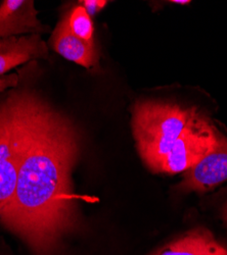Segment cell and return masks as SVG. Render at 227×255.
Returning <instances> with one entry per match:
<instances>
[{
	"instance_id": "cell-6",
	"label": "cell",
	"mask_w": 227,
	"mask_h": 255,
	"mask_svg": "<svg viewBox=\"0 0 227 255\" xmlns=\"http://www.w3.org/2000/svg\"><path fill=\"white\" fill-rule=\"evenodd\" d=\"M33 0H4L0 4V38L39 35L48 27L38 19Z\"/></svg>"
},
{
	"instance_id": "cell-13",
	"label": "cell",
	"mask_w": 227,
	"mask_h": 255,
	"mask_svg": "<svg viewBox=\"0 0 227 255\" xmlns=\"http://www.w3.org/2000/svg\"><path fill=\"white\" fill-rule=\"evenodd\" d=\"M220 218H221V221L223 223V226H224L225 230L227 231V198H226V200L222 204L221 212H220Z\"/></svg>"
},
{
	"instance_id": "cell-12",
	"label": "cell",
	"mask_w": 227,
	"mask_h": 255,
	"mask_svg": "<svg viewBox=\"0 0 227 255\" xmlns=\"http://www.w3.org/2000/svg\"><path fill=\"white\" fill-rule=\"evenodd\" d=\"M19 78L16 74H9L0 78V93L17 86Z\"/></svg>"
},
{
	"instance_id": "cell-5",
	"label": "cell",
	"mask_w": 227,
	"mask_h": 255,
	"mask_svg": "<svg viewBox=\"0 0 227 255\" xmlns=\"http://www.w3.org/2000/svg\"><path fill=\"white\" fill-rule=\"evenodd\" d=\"M225 182H227V137L220 133L213 151L197 166L183 174L177 189L185 193H208Z\"/></svg>"
},
{
	"instance_id": "cell-14",
	"label": "cell",
	"mask_w": 227,
	"mask_h": 255,
	"mask_svg": "<svg viewBox=\"0 0 227 255\" xmlns=\"http://www.w3.org/2000/svg\"><path fill=\"white\" fill-rule=\"evenodd\" d=\"M173 3H177V4H189L190 1H189V0H174Z\"/></svg>"
},
{
	"instance_id": "cell-8",
	"label": "cell",
	"mask_w": 227,
	"mask_h": 255,
	"mask_svg": "<svg viewBox=\"0 0 227 255\" xmlns=\"http://www.w3.org/2000/svg\"><path fill=\"white\" fill-rule=\"evenodd\" d=\"M150 255H227V243L217 239L209 229L198 227Z\"/></svg>"
},
{
	"instance_id": "cell-10",
	"label": "cell",
	"mask_w": 227,
	"mask_h": 255,
	"mask_svg": "<svg viewBox=\"0 0 227 255\" xmlns=\"http://www.w3.org/2000/svg\"><path fill=\"white\" fill-rule=\"evenodd\" d=\"M69 30L78 38L88 42H93V23L91 16L83 6H75L67 16H65Z\"/></svg>"
},
{
	"instance_id": "cell-4",
	"label": "cell",
	"mask_w": 227,
	"mask_h": 255,
	"mask_svg": "<svg viewBox=\"0 0 227 255\" xmlns=\"http://www.w3.org/2000/svg\"><path fill=\"white\" fill-rule=\"evenodd\" d=\"M219 134L210 120L195 110L178 139L163 158L157 174L175 175L190 171L213 151Z\"/></svg>"
},
{
	"instance_id": "cell-7",
	"label": "cell",
	"mask_w": 227,
	"mask_h": 255,
	"mask_svg": "<svg viewBox=\"0 0 227 255\" xmlns=\"http://www.w3.org/2000/svg\"><path fill=\"white\" fill-rule=\"evenodd\" d=\"M47 57L48 48L40 35L0 38V78L29 60Z\"/></svg>"
},
{
	"instance_id": "cell-9",
	"label": "cell",
	"mask_w": 227,
	"mask_h": 255,
	"mask_svg": "<svg viewBox=\"0 0 227 255\" xmlns=\"http://www.w3.org/2000/svg\"><path fill=\"white\" fill-rule=\"evenodd\" d=\"M49 43L59 55L81 67L90 69L98 61L94 41L88 42L75 36L69 30L65 17L54 28Z\"/></svg>"
},
{
	"instance_id": "cell-1",
	"label": "cell",
	"mask_w": 227,
	"mask_h": 255,
	"mask_svg": "<svg viewBox=\"0 0 227 255\" xmlns=\"http://www.w3.org/2000/svg\"><path fill=\"white\" fill-rule=\"evenodd\" d=\"M80 151L81 136L73 122L35 93L14 194L0 217L34 255H55L77 228L73 171Z\"/></svg>"
},
{
	"instance_id": "cell-11",
	"label": "cell",
	"mask_w": 227,
	"mask_h": 255,
	"mask_svg": "<svg viewBox=\"0 0 227 255\" xmlns=\"http://www.w3.org/2000/svg\"><path fill=\"white\" fill-rule=\"evenodd\" d=\"M107 3L108 2L104 1V0H84V1L80 2V5L83 6L87 13L90 16H92L104 8L107 5Z\"/></svg>"
},
{
	"instance_id": "cell-2",
	"label": "cell",
	"mask_w": 227,
	"mask_h": 255,
	"mask_svg": "<svg viewBox=\"0 0 227 255\" xmlns=\"http://www.w3.org/2000/svg\"><path fill=\"white\" fill-rule=\"evenodd\" d=\"M195 109L155 100H139L132 112V130L143 163L153 173L187 126Z\"/></svg>"
},
{
	"instance_id": "cell-3",
	"label": "cell",
	"mask_w": 227,
	"mask_h": 255,
	"mask_svg": "<svg viewBox=\"0 0 227 255\" xmlns=\"http://www.w3.org/2000/svg\"><path fill=\"white\" fill-rule=\"evenodd\" d=\"M34 92H8L0 102V217L9 205L26 152Z\"/></svg>"
}]
</instances>
